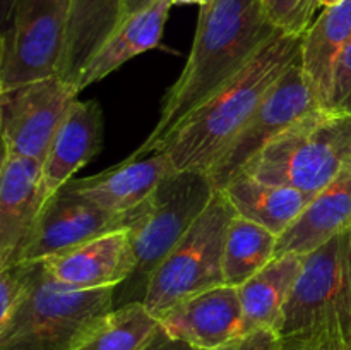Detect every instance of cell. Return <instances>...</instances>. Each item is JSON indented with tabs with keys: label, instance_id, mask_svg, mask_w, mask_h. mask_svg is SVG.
<instances>
[{
	"label": "cell",
	"instance_id": "cell-29",
	"mask_svg": "<svg viewBox=\"0 0 351 350\" xmlns=\"http://www.w3.org/2000/svg\"><path fill=\"white\" fill-rule=\"evenodd\" d=\"M213 350H276L273 338L264 331H249L237 336L232 343Z\"/></svg>",
	"mask_w": 351,
	"mask_h": 350
},
{
	"label": "cell",
	"instance_id": "cell-34",
	"mask_svg": "<svg viewBox=\"0 0 351 350\" xmlns=\"http://www.w3.org/2000/svg\"><path fill=\"white\" fill-rule=\"evenodd\" d=\"M339 0H321V5H322V9H324V7H329V5H335V3H338Z\"/></svg>",
	"mask_w": 351,
	"mask_h": 350
},
{
	"label": "cell",
	"instance_id": "cell-17",
	"mask_svg": "<svg viewBox=\"0 0 351 350\" xmlns=\"http://www.w3.org/2000/svg\"><path fill=\"white\" fill-rule=\"evenodd\" d=\"M351 229V160L312 198L297 222L278 237L276 256L305 254Z\"/></svg>",
	"mask_w": 351,
	"mask_h": 350
},
{
	"label": "cell",
	"instance_id": "cell-13",
	"mask_svg": "<svg viewBox=\"0 0 351 350\" xmlns=\"http://www.w3.org/2000/svg\"><path fill=\"white\" fill-rule=\"evenodd\" d=\"M160 323L168 335L194 349H221L243 331L239 287L219 285L185 299L168 309Z\"/></svg>",
	"mask_w": 351,
	"mask_h": 350
},
{
	"label": "cell",
	"instance_id": "cell-20",
	"mask_svg": "<svg viewBox=\"0 0 351 350\" xmlns=\"http://www.w3.org/2000/svg\"><path fill=\"white\" fill-rule=\"evenodd\" d=\"M221 191L237 215L266 226L278 237L297 222L314 198L290 185L269 184L245 174L233 178Z\"/></svg>",
	"mask_w": 351,
	"mask_h": 350
},
{
	"label": "cell",
	"instance_id": "cell-12",
	"mask_svg": "<svg viewBox=\"0 0 351 350\" xmlns=\"http://www.w3.org/2000/svg\"><path fill=\"white\" fill-rule=\"evenodd\" d=\"M48 198L40 161L2 150L0 270L23 261Z\"/></svg>",
	"mask_w": 351,
	"mask_h": 350
},
{
	"label": "cell",
	"instance_id": "cell-25",
	"mask_svg": "<svg viewBox=\"0 0 351 350\" xmlns=\"http://www.w3.org/2000/svg\"><path fill=\"white\" fill-rule=\"evenodd\" d=\"M264 12L280 31L304 36L315 21L321 0H261Z\"/></svg>",
	"mask_w": 351,
	"mask_h": 350
},
{
	"label": "cell",
	"instance_id": "cell-30",
	"mask_svg": "<svg viewBox=\"0 0 351 350\" xmlns=\"http://www.w3.org/2000/svg\"><path fill=\"white\" fill-rule=\"evenodd\" d=\"M143 350H197V349L191 347L189 343L182 342V340L173 338V336L168 335L167 329L161 326V328L158 329L156 335H154V338L151 340Z\"/></svg>",
	"mask_w": 351,
	"mask_h": 350
},
{
	"label": "cell",
	"instance_id": "cell-22",
	"mask_svg": "<svg viewBox=\"0 0 351 350\" xmlns=\"http://www.w3.org/2000/svg\"><path fill=\"white\" fill-rule=\"evenodd\" d=\"M350 38L351 0H339L335 5L324 7L304 34L302 67L322 108L328 102L335 62Z\"/></svg>",
	"mask_w": 351,
	"mask_h": 350
},
{
	"label": "cell",
	"instance_id": "cell-5",
	"mask_svg": "<svg viewBox=\"0 0 351 350\" xmlns=\"http://www.w3.org/2000/svg\"><path fill=\"white\" fill-rule=\"evenodd\" d=\"M235 215L225 192L216 191L204 213L151 277L143 299L151 314L160 319L178 302L225 285L226 232Z\"/></svg>",
	"mask_w": 351,
	"mask_h": 350
},
{
	"label": "cell",
	"instance_id": "cell-7",
	"mask_svg": "<svg viewBox=\"0 0 351 350\" xmlns=\"http://www.w3.org/2000/svg\"><path fill=\"white\" fill-rule=\"evenodd\" d=\"M216 189L204 172L173 170L147 201L139 222L130 229L136 270L125 281L129 294H146L151 277L211 202Z\"/></svg>",
	"mask_w": 351,
	"mask_h": 350
},
{
	"label": "cell",
	"instance_id": "cell-4",
	"mask_svg": "<svg viewBox=\"0 0 351 350\" xmlns=\"http://www.w3.org/2000/svg\"><path fill=\"white\" fill-rule=\"evenodd\" d=\"M350 160L351 115L321 106L280 134L243 174L315 196Z\"/></svg>",
	"mask_w": 351,
	"mask_h": 350
},
{
	"label": "cell",
	"instance_id": "cell-23",
	"mask_svg": "<svg viewBox=\"0 0 351 350\" xmlns=\"http://www.w3.org/2000/svg\"><path fill=\"white\" fill-rule=\"evenodd\" d=\"M160 328L143 301L127 302L103 316L74 350H143Z\"/></svg>",
	"mask_w": 351,
	"mask_h": 350
},
{
	"label": "cell",
	"instance_id": "cell-9",
	"mask_svg": "<svg viewBox=\"0 0 351 350\" xmlns=\"http://www.w3.org/2000/svg\"><path fill=\"white\" fill-rule=\"evenodd\" d=\"M321 108L302 64L293 65L271 88L232 143L206 172L216 191L225 189L290 126Z\"/></svg>",
	"mask_w": 351,
	"mask_h": 350
},
{
	"label": "cell",
	"instance_id": "cell-6",
	"mask_svg": "<svg viewBox=\"0 0 351 350\" xmlns=\"http://www.w3.org/2000/svg\"><path fill=\"white\" fill-rule=\"evenodd\" d=\"M335 329L351 340V229L304 256L283 312L281 338Z\"/></svg>",
	"mask_w": 351,
	"mask_h": 350
},
{
	"label": "cell",
	"instance_id": "cell-24",
	"mask_svg": "<svg viewBox=\"0 0 351 350\" xmlns=\"http://www.w3.org/2000/svg\"><path fill=\"white\" fill-rule=\"evenodd\" d=\"M276 233L243 216H233L226 232L223 257L225 285L242 287L276 257Z\"/></svg>",
	"mask_w": 351,
	"mask_h": 350
},
{
	"label": "cell",
	"instance_id": "cell-10",
	"mask_svg": "<svg viewBox=\"0 0 351 350\" xmlns=\"http://www.w3.org/2000/svg\"><path fill=\"white\" fill-rule=\"evenodd\" d=\"M77 95V89L60 75L0 89L3 151L43 163Z\"/></svg>",
	"mask_w": 351,
	"mask_h": 350
},
{
	"label": "cell",
	"instance_id": "cell-28",
	"mask_svg": "<svg viewBox=\"0 0 351 350\" xmlns=\"http://www.w3.org/2000/svg\"><path fill=\"white\" fill-rule=\"evenodd\" d=\"M281 350H351V340L335 329L283 340Z\"/></svg>",
	"mask_w": 351,
	"mask_h": 350
},
{
	"label": "cell",
	"instance_id": "cell-32",
	"mask_svg": "<svg viewBox=\"0 0 351 350\" xmlns=\"http://www.w3.org/2000/svg\"><path fill=\"white\" fill-rule=\"evenodd\" d=\"M154 2H156V0H125V2H123V21H125L127 17L134 16V14L141 12V10L147 9V7L153 5Z\"/></svg>",
	"mask_w": 351,
	"mask_h": 350
},
{
	"label": "cell",
	"instance_id": "cell-1",
	"mask_svg": "<svg viewBox=\"0 0 351 350\" xmlns=\"http://www.w3.org/2000/svg\"><path fill=\"white\" fill-rule=\"evenodd\" d=\"M276 33L280 30L261 0H211L201 7L187 64L168 88L154 129L129 158L153 154L185 117L243 71Z\"/></svg>",
	"mask_w": 351,
	"mask_h": 350
},
{
	"label": "cell",
	"instance_id": "cell-2",
	"mask_svg": "<svg viewBox=\"0 0 351 350\" xmlns=\"http://www.w3.org/2000/svg\"><path fill=\"white\" fill-rule=\"evenodd\" d=\"M302 45L304 36L274 34L243 71L185 117L156 151H167L175 170L206 174L281 75L302 64Z\"/></svg>",
	"mask_w": 351,
	"mask_h": 350
},
{
	"label": "cell",
	"instance_id": "cell-33",
	"mask_svg": "<svg viewBox=\"0 0 351 350\" xmlns=\"http://www.w3.org/2000/svg\"><path fill=\"white\" fill-rule=\"evenodd\" d=\"M211 0H170L171 5H192V3H195V5L199 7H204L206 3H209Z\"/></svg>",
	"mask_w": 351,
	"mask_h": 350
},
{
	"label": "cell",
	"instance_id": "cell-18",
	"mask_svg": "<svg viewBox=\"0 0 351 350\" xmlns=\"http://www.w3.org/2000/svg\"><path fill=\"white\" fill-rule=\"evenodd\" d=\"M171 7L170 0H156L147 9L127 17L115 34L86 64L75 89L79 93L84 91L88 86L105 79L130 58L160 47Z\"/></svg>",
	"mask_w": 351,
	"mask_h": 350
},
{
	"label": "cell",
	"instance_id": "cell-8",
	"mask_svg": "<svg viewBox=\"0 0 351 350\" xmlns=\"http://www.w3.org/2000/svg\"><path fill=\"white\" fill-rule=\"evenodd\" d=\"M72 0H19L0 31V89L60 74Z\"/></svg>",
	"mask_w": 351,
	"mask_h": 350
},
{
	"label": "cell",
	"instance_id": "cell-3",
	"mask_svg": "<svg viewBox=\"0 0 351 350\" xmlns=\"http://www.w3.org/2000/svg\"><path fill=\"white\" fill-rule=\"evenodd\" d=\"M113 309V287L74 290L53 280L36 261L33 288L0 325V350H74Z\"/></svg>",
	"mask_w": 351,
	"mask_h": 350
},
{
	"label": "cell",
	"instance_id": "cell-19",
	"mask_svg": "<svg viewBox=\"0 0 351 350\" xmlns=\"http://www.w3.org/2000/svg\"><path fill=\"white\" fill-rule=\"evenodd\" d=\"M304 266L302 254L276 256L267 266L245 281L240 292L243 331L267 328L281 331L283 312L293 285Z\"/></svg>",
	"mask_w": 351,
	"mask_h": 350
},
{
	"label": "cell",
	"instance_id": "cell-16",
	"mask_svg": "<svg viewBox=\"0 0 351 350\" xmlns=\"http://www.w3.org/2000/svg\"><path fill=\"white\" fill-rule=\"evenodd\" d=\"M103 136L105 119L99 103L96 100H77L55 134L47 158L41 163L48 196L64 187L79 168L101 151Z\"/></svg>",
	"mask_w": 351,
	"mask_h": 350
},
{
	"label": "cell",
	"instance_id": "cell-14",
	"mask_svg": "<svg viewBox=\"0 0 351 350\" xmlns=\"http://www.w3.org/2000/svg\"><path fill=\"white\" fill-rule=\"evenodd\" d=\"M53 280L74 290L117 288L136 270L130 229L117 230L58 256L41 259Z\"/></svg>",
	"mask_w": 351,
	"mask_h": 350
},
{
	"label": "cell",
	"instance_id": "cell-11",
	"mask_svg": "<svg viewBox=\"0 0 351 350\" xmlns=\"http://www.w3.org/2000/svg\"><path fill=\"white\" fill-rule=\"evenodd\" d=\"M146 205L134 213L117 215L74 192L58 189L47 199L41 209L23 261L47 259L105 233L132 229L143 216Z\"/></svg>",
	"mask_w": 351,
	"mask_h": 350
},
{
	"label": "cell",
	"instance_id": "cell-21",
	"mask_svg": "<svg viewBox=\"0 0 351 350\" xmlns=\"http://www.w3.org/2000/svg\"><path fill=\"white\" fill-rule=\"evenodd\" d=\"M125 0H72L60 78L75 88L82 69L123 23Z\"/></svg>",
	"mask_w": 351,
	"mask_h": 350
},
{
	"label": "cell",
	"instance_id": "cell-27",
	"mask_svg": "<svg viewBox=\"0 0 351 350\" xmlns=\"http://www.w3.org/2000/svg\"><path fill=\"white\" fill-rule=\"evenodd\" d=\"M326 110L351 115V38L335 62Z\"/></svg>",
	"mask_w": 351,
	"mask_h": 350
},
{
	"label": "cell",
	"instance_id": "cell-31",
	"mask_svg": "<svg viewBox=\"0 0 351 350\" xmlns=\"http://www.w3.org/2000/svg\"><path fill=\"white\" fill-rule=\"evenodd\" d=\"M19 0H0V31L7 30L12 21Z\"/></svg>",
	"mask_w": 351,
	"mask_h": 350
},
{
	"label": "cell",
	"instance_id": "cell-15",
	"mask_svg": "<svg viewBox=\"0 0 351 350\" xmlns=\"http://www.w3.org/2000/svg\"><path fill=\"white\" fill-rule=\"evenodd\" d=\"M175 170L167 151H156L141 160L127 158L110 170L86 178H71L64 191L74 192L93 205L117 215L143 208L165 177Z\"/></svg>",
	"mask_w": 351,
	"mask_h": 350
},
{
	"label": "cell",
	"instance_id": "cell-26",
	"mask_svg": "<svg viewBox=\"0 0 351 350\" xmlns=\"http://www.w3.org/2000/svg\"><path fill=\"white\" fill-rule=\"evenodd\" d=\"M36 261H23L0 270V325L14 314L31 292Z\"/></svg>",
	"mask_w": 351,
	"mask_h": 350
}]
</instances>
